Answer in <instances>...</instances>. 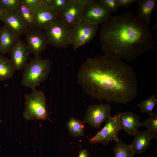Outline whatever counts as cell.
Instances as JSON below:
<instances>
[{
    "label": "cell",
    "mask_w": 157,
    "mask_h": 157,
    "mask_svg": "<svg viewBox=\"0 0 157 157\" xmlns=\"http://www.w3.org/2000/svg\"><path fill=\"white\" fill-rule=\"evenodd\" d=\"M77 79L85 93L100 100L124 104L137 95L138 81L133 67L109 54L87 59L79 67Z\"/></svg>",
    "instance_id": "cell-1"
},
{
    "label": "cell",
    "mask_w": 157,
    "mask_h": 157,
    "mask_svg": "<svg viewBox=\"0 0 157 157\" xmlns=\"http://www.w3.org/2000/svg\"><path fill=\"white\" fill-rule=\"evenodd\" d=\"M149 25L130 12L111 15L102 24L99 33L102 51L129 62L136 59L154 48Z\"/></svg>",
    "instance_id": "cell-2"
},
{
    "label": "cell",
    "mask_w": 157,
    "mask_h": 157,
    "mask_svg": "<svg viewBox=\"0 0 157 157\" xmlns=\"http://www.w3.org/2000/svg\"><path fill=\"white\" fill-rule=\"evenodd\" d=\"M52 63L49 59L34 57L23 69L22 84L32 90L36 89L38 85L47 78Z\"/></svg>",
    "instance_id": "cell-3"
},
{
    "label": "cell",
    "mask_w": 157,
    "mask_h": 157,
    "mask_svg": "<svg viewBox=\"0 0 157 157\" xmlns=\"http://www.w3.org/2000/svg\"><path fill=\"white\" fill-rule=\"evenodd\" d=\"M32 91L31 93L24 95L23 116L27 120H45L48 116L45 95L41 90L36 89Z\"/></svg>",
    "instance_id": "cell-4"
},
{
    "label": "cell",
    "mask_w": 157,
    "mask_h": 157,
    "mask_svg": "<svg viewBox=\"0 0 157 157\" xmlns=\"http://www.w3.org/2000/svg\"><path fill=\"white\" fill-rule=\"evenodd\" d=\"M98 25L79 19L69 27L71 44L75 51L78 47L90 42L95 37Z\"/></svg>",
    "instance_id": "cell-5"
},
{
    "label": "cell",
    "mask_w": 157,
    "mask_h": 157,
    "mask_svg": "<svg viewBox=\"0 0 157 157\" xmlns=\"http://www.w3.org/2000/svg\"><path fill=\"white\" fill-rule=\"evenodd\" d=\"M49 44L59 48H67L71 44L69 28L57 19L43 31Z\"/></svg>",
    "instance_id": "cell-6"
},
{
    "label": "cell",
    "mask_w": 157,
    "mask_h": 157,
    "mask_svg": "<svg viewBox=\"0 0 157 157\" xmlns=\"http://www.w3.org/2000/svg\"><path fill=\"white\" fill-rule=\"evenodd\" d=\"M121 130L118 113L111 117L103 128L94 136L89 138V142L91 144L98 143L104 146L107 145L110 141L116 142L119 139L118 134Z\"/></svg>",
    "instance_id": "cell-7"
},
{
    "label": "cell",
    "mask_w": 157,
    "mask_h": 157,
    "mask_svg": "<svg viewBox=\"0 0 157 157\" xmlns=\"http://www.w3.org/2000/svg\"><path fill=\"white\" fill-rule=\"evenodd\" d=\"M80 19L88 21L99 25L107 20L111 12L100 0H91L82 7Z\"/></svg>",
    "instance_id": "cell-8"
},
{
    "label": "cell",
    "mask_w": 157,
    "mask_h": 157,
    "mask_svg": "<svg viewBox=\"0 0 157 157\" xmlns=\"http://www.w3.org/2000/svg\"><path fill=\"white\" fill-rule=\"evenodd\" d=\"M111 107L108 104H94L88 106L84 118L82 122L94 128H99L111 117Z\"/></svg>",
    "instance_id": "cell-9"
},
{
    "label": "cell",
    "mask_w": 157,
    "mask_h": 157,
    "mask_svg": "<svg viewBox=\"0 0 157 157\" xmlns=\"http://www.w3.org/2000/svg\"><path fill=\"white\" fill-rule=\"evenodd\" d=\"M25 34L29 53L34 57H39L49 44L44 31L34 27L28 28Z\"/></svg>",
    "instance_id": "cell-10"
},
{
    "label": "cell",
    "mask_w": 157,
    "mask_h": 157,
    "mask_svg": "<svg viewBox=\"0 0 157 157\" xmlns=\"http://www.w3.org/2000/svg\"><path fill=\"white\" fill-rule=\"evenodd\" d=\"M33 12L34 27L44 31L57 19V12L43 3Z\"/></svg>",
    "instance_id": "cell-11"
},
{
    "label": "cell",
    "mask_w": 157,
    "mask_h": 157,
    "mask_svg": "<svg viewBox=\"0 0 157 157\" xmlns=\"http://www.w3.org/2000/svg\"><path fill=\"white\" fill-rule=\"evenodd\" d=\"M82 9L77 0H69L66 5L58 13L57 19L69 28L80 19Z\"/></svg>",
    "instance_id": "cell-12"
},
{
    "label": "cell",
    "mask_w": 157,
    "mask_h": 157,
    "mask_svg": "<svg viewBox=\"0 0 157 157\" xmlns=\"http://www.w3.org/2000/svg\"><path fill=\"white\" fill-rule=\"evenodd\" d=\"M10 51V60L15 70L23 69L28 63L29 57L27 46L22 41L18 40Z\"/></svg>",
    "instance_id": "cell-13"
},
{
    "label": "cell",
    "mask_w": 157,
    "mask_h": 157,
    "mask_svg": "<svg viewBox=\"0 0 157 157\" xmlns=\"http://www.w3.org/2000/svg\"><path fill=\"white\" fill-rule=\"evenodd\" d=\"M1 20L4 26L18 38L20 35L25 34L28 28L17 11H5Z\"/></svg>",
    "instance_id": "cell-14"
},
{
    "label": "cell",
    "mask_w": 157,
    "mask_h": 157,
    "mask_svg": "<svg viewBox=\"0 0 157 157\" xmlns=\"http://www.w3.org/2000/svg\"><path fill=\"white\" fill-rule=\"evenodd\" d=\"M118 113L122 130L129 135L134 136L139 128L142 126V122L139 121V116L130 110Z\"/></svg>",
    "instance_id": "cell-15"
},
{
    "label": "cell",
    "mask_w": 157,
    "mask_h": 157,
    "mask_svg": "<svg viewBox=\"0 0 157 157\" xmlns=\"http://www.w3.org/2000/svg\"><path fill=\"white\" fill-rule=\"evenodd\" d=\"M133 142L130 144L135 154H142L149 147L152 139L147 130L139 131L136 133Z\"/></svg>",
    "instance_id": "cell-16"
},
{
    "label": "cell",
    "mask_w": 157,
    "mask_h": 157,
    "mask_svg": "<svg viewBox=\"0 0 157 157\" xmlns=\"http://www.w3.org/2000/svg\"><path fill=\"white\" fill-rule=\"evenodd\" d=\"M18 38L5 26L0 29V53L2 54L10 51Z\"/></svg>",
    "instance_id": "cell-17"
},
{
    "label": "cell",
    "mask_w": 157,
    "mask_h": 157,
    "mask_svg": "<svg viewBox=\"0 0 157 157\" xmlns=\"http://www.w3.org/2000/svg\"><path fill=\"white\" fill-rule=\"evenodd\" d=\"M138 5L139 18L144 20L149 24L152 13L157 4L156 0H140L137 1Z\"/></svg>",
    "instance_id": "cell-18"
},
{
    "label": "cell",
    "mask_w": 157,
    "mask_h": 157,
    "mask_svg": "<svg viewBox=\"0 0 157 157\" xmlns=\"http://www.w3.org/2000/svg\"><path fill=\"white\" fill-rule=\"evenodd\" d=\"M15 71L10 60L0 54V81L11 78Z\"/></svg>",
    "instance_id": "cell-19"
},
{
    "label": "cell",
    "mask_w": 157,
    "mask_h": 157,
    "mask_svg": "<svg viewBox=\"0 0 157 157\" xmlns=\"http://www.w3.org/2000/svg\"><path fill=\"white\" fill-rule=\"evenodd\" d=\"M66 126L69 133L73 137L78 138L84 136L85 128L82 121L72 117L67 121Z\"/></svg>",
    "instance_id": "cell-20"
},
{
    "label": "cell",
    "mask_w": 157,
    "mask_h": 157,
    "mask_svg": "<svg viewBox=\"0 0 157 157\" xmlns=\"http://www.w3.org/2000/svg\"><path fill=\"white\" fill-rule=\"evenodd\" d=\"M113 147L115 157H133L135 154L130 145L127 144L119 139Z\"/></svg>",
    "instance_id": "cell-21"
},
{
    "label": "cell",
    "mask_w": 157,
    "mask_h": 157,
    "mask_svg": "<svg viewBox=\"0 0 157 157\" xmlns=\"http://www.w3.org/2000/svg\"><path fill=\"white\" fill-rule=\"evenodd\" d=\"M17 11L20 17L28 28L34 27L32 10L20 3Z\"/></svg>",
    "instance_id": "cell-22"
},
{
    "label": "cell",
    "mask_w": 157,
    "mask_h": 157,
    "mask_svg": "<svg viewBox=\"0 0 157 157\" xmlns=\"http://www.w3.org/2000/svg\"><path fill=\"white\" fill-rule=\"evenodd\" d=\"M143 122L152 139H157V113L153 112Z\"/></svg>",
    "instance_id": "cell-23"
},
{
    "label": "cell",
    "mask_w": 157,
    "mask_h": 157,
    "mask_svg": "<svg viewBox=\"0 0 157 157\" xmlns=\"http://www.w3.org/2000/svg\"><path fill=\"white\" fill-rule=\"evenodd\" d=\"M157 103V99L154 94L136 105L140 109L141 112L149 115L153 112V109Z\"/></svg>",
    "instance_id": "cell-24"
},
{
    "label": "cell",
    "mask_w": 157,
    "mask_h": 157,
    "mask_svg": "<svg viewBox=\"0 0 157 157\" xmlns=\"http://www.w3.org/2000/svg\"><path fill=\"white\" fill-rule=\"evenodd\" d=\"M69 0H42V1L43 3L52 8L58 13L66 5Z\"/></svg>",
    "instance_id": "cell-25"
},
{
    "label": "cell",
    "mask_w": 157,
    "mask_h": 157,
    "mask_svg": "<svg viewBox=\"0 0 157 157\" xmlns=\"http://www.w3.org/2000/svg\"><path fill=\"white\" fill-rule=\"evenodd\" d=\"M19 0H0V5L5 11H17Z\"/></svg>",
    "instance_id": "cell-26"
},
{
    "label": "cell",
    "mask_w": 157,
    "mask_h": 157,
    "mask_svg": "<svg viewBox=\"0 0 157 157\" xmlns=\"http://www.w3.org/2000/svg\"><path fill=\"white\" fill-rule=\"evenodd\" d=\"M20 3L33 11L38 8L42 3V0H19Z\"/></svg>",
    "instance_id": "cell-27"
},
{
    "label": "cell",
    "mask_w": 157,
    "mask_h": 157,
    "mask_svg": "<svg viewBox=\"0 0 157 157\" xmlns=\"http://www.w3.org/2000/svg\"><path fill=\"white\" fill-rule=\"evenodd\" d=\"M111 13H115L119 8L117 0H100Z\"/></svg>",
    "instance_id": "cell-28"
},
{
    "label": "cell",
    "mask_w": 157,
    "mask_h": 157,
    "mask_svg": "<svg viewBox=\"0 0 157 157\" xmlns=\"http://www.w3.org/2000/svg\"><path fill=\"white\" fill-rule=\"evenodd\" d=\"M137 0H117L118 7H125L128 8L130 5Z\"/></svg>",
    "instance_id": "cell-29"
},
{
    "label": "cell",
    "mask_w": 157,
    "mask_h": 157,
    "mask_svg": "<svg viewBox=\"0 0 157 157\" xmlns=\"http://www.w3.org/2000/svg\"><path fill=\"white\" fill-rule=\"evenodd\" d=\"M78 157H90V155L86 149H82L79 151Z\"/></svg>",
    "instance_id": "cell-30"
},
{
    "label": "cell",
    "mask_w": 157,
    "mask_h": 157,
    "mask_svg": "<svg viewBox=\"0 0 157 157\" xmlns=\"http://www.w3.org/2000/svg\"><path fill=\"white\" fill-rule=\"evenodd\" d=\"M4 12L5 11L0 5V20H2Z\"/></svg>",
    "instance_id": "cell-31"
},
{
    "label": "cell",
    "mask_w": 157,
    "mask_h": 157,
    "mask_svg": "<svg viewBox=\"0 0 157 157\" xmlns=\"http://www.w3.org/2000/svg\"></svg>",
    "instance_id": "cell-32"
}]
</instances>
